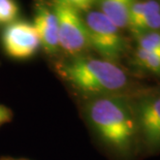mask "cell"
Wrapping results in <instances>:
<instances>
[{
	"label": "cell",
	"mask_w": 160,
	"mask_h": 160,
	"mask_svg": "<svg viewBox=\"0 0 160 160\" xmlns=\"http://www.w3.org/2000/svg\"><path fill=\"white\" fill-rule=\"evenodd\" d=\"M53 12L58 23L59 49L71 56L79 55L89 47L84 19L61 0H54Z\"/></svg>",
	"instance_id": "obj_4"
},
{
	"label": "cell",
	"mask_w": 160,
	"mask_h": 160,
	"mask_svg": "<svg viewBox=\"0 0 160 160\" xmlns=\"http://www.w3.org/2000/svg\"><path fill=\"white\" fill-rule=\"evenodd\" d=\"M137 0H98L100 12L119 29L127 28L129 12Z\"/></svg>",
	"instance_id": "obj_8"
},
{
	"label": "cell",
	"mask_w": 160,
	"mask_h": 160,
	"mask_svg": "<svg viewBox=\"0 0 160 160\" xmlns=\"http://www.w3.org/2000/svg\"><path fill=\"white\" fill-rule=\"evenodd\" d=\"M12 118V113L8 107L0 104V126L8 123Z\"/></svg>",
	"instance_id": "obj_15"
},
{
	"label": "cell",
	"mask_w": 160,
	"mask_h": 160,
	"mask_svg": "<svg viewBox=\"0 0 160 160\" xmlns=\"http://www.w3.org/2000/svg\"><path fill=\"white\" fill-rule=\"evenodd\" d=\"M135 59L139 65L145 67L146 69L155 73H160V53L149 52L138 48Z\"/></svg>",
	"instance_id": "obj_10"
},
{
	"label": "cell",
	"mask_w": 160,
	"mask_h": 160,
	"mask_svg": "<svg viewBox=\"0 0 160 160\" xmlns=\"http://www.w3.org/2000/svg\"><path fill=\"white\" fill-rule=\"evenodd\" d=\"M138 123L147 144L160 147V97L142 102L138 110Z\"/></svg>",
	"instance_id": "obj_7"
},
{
	"label": "cell",
	"mask_w": 160,
	"mask_h": 160,
	"mask_svg": "<svg viewBox=\"0 0 160 160\" xmlns=\"http://www.w3.org/2000/svg\"><path fill=\"white\" fill-rule=\"evenodd\" d=\"M138 48L149 52L160 53V32L150 31L138 35Z\"/></svg>",
	"instance_id": "obj_11"
},
{
	"label": "cell",
	"mask_w": 160,
	"mask_h": 160,
	"mask_svg": "<svg viewBox=\"0 0 160 160\" xmlns=\"http://www.w3.org/2000/svg\"><path fill=\"white\" fill-rule=\"evenodd\" d=\"M61 1L70 6L71 8L81 12L90 11L95 3H97L98 0H61Z\"/></svg>",
	"instance_id": "obj_14"
},
{
	"label": "cell",
	"mask_w": 160,
	"mask_h": 160,
	"mask_svg": "<svg viewBox=\"0 0 160 160\" xmlns=\"http://www.w3.org/2000/svg\"><path fill=\"white\" fill-rule=\"evenodd\" d=\"M88 118L99 138L116 151L127 153L137 131L135 119L128 104L115 96H99L91 101Z\"/></svg>",
	"instance_id": "obj_1"
},
{
	"label": "cell",
	"mask_w": 160,
	"mask_h": 160,
	"mask_svg": "<svg viewBox=\"0 0 160 160\" xmlns=\"http://www.w3.org/2000/svg\"><path fill=\"white\" fill-rule=\"evenodd\" d=\"M160 29V12L152 15L151 17H149L147 20H145L142 22L138 30L134 33L137 35L142 34V33L150 32V31H156V30Z\"/></svg>",
	"instance_id": "obj_13"
},
{
	"label": "cell",
	"mask_w": 160,
	"mask_h": 160,
	"mask_svg": "<svg viewBox=\"0 0 160 160\" xmlns=\"http://www.w3.org/2000/svg\"><path fill=\"white\" fill-rule=\"evenodd\" d=\"M61 77L78 91L107 94L124 89L128 83L125 71L115 62L92 57H77L58 66Z\"/></svg>",
	"instance_id": "obj_2"
},
{
	"label": "cell",
	"mask_w": 160,
	"mask_h": 160,
	"mask_svg": "<svg viewBox=\"0 0 160 160\" xmlns=\"http://www.w3.org/2000/svg\"><path fill=\"white\" fill-rule=\"evenodd\" d=\"M160 12V4L156 0H137L132 4L128 17V26L132 32H135L139 25L152 15Z\"/></svg>",
	"instance_id": "obj_9"
},
{
	"label": "cell",
	"mask_w": 160,
	"mask_h": 160,
	"mask_svg": "<svg viewBox=\"0 0 160 160\" xmlns=\"http://www.w3.org/2000/svg\"><path fill=\"white\" fill-rule=\"evenodd\" d=\"M2 47L9 57L25 60L35 55L40 42L32 23L15 21L5 27L1 35Z\"/></svg>",
	"instance_id": "obj_5"
},
{
	"label": "cell",
	"mask_w": 160,
	"mask_h": 160,
	"mask_svg": "<svg viewBox=\"0 0 160 160\" xmlns=\"http://www.w3.org/2000/svg\"><path fill=\"white\" fill-rule=\"evenodd\" d=\"M19 6L15 0H0V23L11 24L17 21Z\"/></svg>",
	"instance_id": "obj_12"
},
{
	"label": "cell",
	"mask_w": 160,
	"mask_h": 160,
	"mask_svg": "<svg viewBox=\"0 0 160 160\" xmlns=\"http://www.w3.org/2000/svg\"><path fill=\"white\" fill-rule=\"evenodd\" d=\"M32 25L38 36L40 47L49 54L58 51L59 49L58 23L53 9L39 5L35 12Z\"/></svg>",
	"instance_id": "obj_6"
},
{
	"label": "cell",
	"mask_w": 160,
	"mask_h": 160,
	"mask_svg": "<svg viewBox=\"0 0 160 160\" xmlns=\"http://www.w3.org/2000/svg\"><path fill=\"white\" fill-rule=\"evenodd\" d=\"M85 21L89 47L101 56V59L118 60L124 52V39L120 29L100 12H89Z\"/></svg>",
	"instance_id": "obj_3"
},
{
	"label": "cell",
	"mask_w": 160,
	"mask_h": 160,
	"mask_svg": "<svg viewBox=\"0 0 160 160\" xmlns=\"http://www.w3.org/2000/svg\"><path fill=\"white\" fill-rule=\"evenodd\" d=\"M0 160H26V159H17V158H11V157H6V158H1Z\"/></svg>",
	"instance_id": "obj_16"
}]
</instances>
